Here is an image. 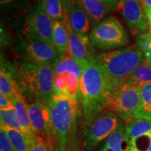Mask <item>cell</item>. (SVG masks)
I'll list each match as a JSON object with an SVG mask.
<instances>
[{
    "label": "cell",
    "mask_w": 151,
    "mask_h": 151,
    "mask_svg": "<svg viewBox=\"0 0 151 151\" xmlns=\"http://www.w3.org/2000/svg\"><path fill=\"white\" fill-rule=\"evenodd\" d=\"M52 44L59 55L68 54L69 34L65 20H55L52 34Z\"/></svg>",
    "instance_id": "18"
},
{
    "label": "cell",
    "mask_w": 151,
    "mask_h": 151,
    "mask_svg": "<svg viewBox=\"0 0 151 151\" xmlns=\"http://www.w3.org/2000/svg\"><path fill=\"white\" fill-rule=\"evenodd\" d=\"M48 105L59 151H72L79 110L77 97L55 92Z\"/></svg>",
    "instance_id": "1"
},
{
    "label": "cell",
    "mask_w": 151,
    "mask_h": 151,
    "mask_svg": "<svg viewBox=\"0 0 151 151\" xmlns=\"http://www.w3.org/2000/svg\"><path fill=\"white\" fill-rule=\"evenodd\" d=\"M54 20L47 15L37 1L26 12L22 27V36L29 39L52 44Z\"/></svg>",
    "instance_id": "7"
},
{
    "label": "cell",
    "mask_w": 151,
    "mask_h": 151,
    "mask_svg": "<svg viewBox=\"0 0 151 151\" xmlns=\"http://www.w3.org/2000/svg\"><path fill=\"white\" fill-rule=\"evenodd\" d=\"M27 151H54V147L35 136L30 139Z\"/></svg>",
    "instance_id": "29"
},
{
    "label": "cell",
    "mask_w": 151,
    "mask_h": 151,
    "mask_svg": "<svg viewBox=\"0 0 151 151\" xmlns=\"http://www.w3.org/2000/svg\"><path fill=\"white\" fill-rule=\"evenodd\" d=\"M89 17L93 27L113 12V9L100 0H76Z\"/></svg>",
    "instance_id": "14"
},
{
    "label": "cell",
    "mask_w": 151,
    "mask_h": 151,
    "mask_svg": "<svg viewBox=\"0 0 151 151\" xmlns=\"http://www.w3.org/2000/svg\"><path fill=\"white\" fill-rule=\"evenodd\" d=\"M0 150L15 151L12 143L9 140L8 136L3 129H0Z\"/></svg>",
    "instance_id": "30"
},
{
    "label": "cell",
    "mask_w": 151,
    "mask_h": 151,
    "mask_svg": "<svg viewBox=\"0 0 151 151\" xmlns=\"http://www.w3.org/2000/svg\"><path fill=\"white\" fill-rule=\"evenodd\" d=\"M116 10L134 36L148 32V21L143 4L139 0H120Z\"/></svg>",
    "instance_id": "11"
},
{
    "label": "cell",
    "mask_w": 151,
    "mask_h": 151,
    "mask_svg": "<svg viewBox=\"0 0 151 151\" xmlns=\"http://www.w3.org/2000/svg\"><path fill=\"white\" fill-rule=\"evenodd\" d=\"M27 109L34 135L53 146V132L48 104L35 99L33 103L27 105Z\"/></svg>",
    "instance_id": "10"
},
{
    "label": "cell",
    "mask_w": 151,
    "mask_h": 151,
    "mask_svg": "<svg viewBox=\"0 0 151 151\" xmlns=\"http://www.w3.org/2000/svg\"><path fill=\"white\" fill-rule=\"evenodd\" d=\"M11 101L12 102L13 106L16 111V116L18 117L19 122L21 125L24 133L31 139L32 138L35 137V135H34L31 125H30L27 105L24 102L21 94L16 95Z\"/></svg>",
    "instance_id": "19"
},
{
    "label": "cell",
    "mask_w": 151,
    "mask_h": 151,
    "mask_svg": "<svg viewBox=\"0 0 151 151\" xmlns=\"http://www.w3.org/2000/svg\"><path fill=\"white\" fill-rule=\"evenodd\" d=\"M65 20L73 31L78 36L90 39V36L93 29L92 24L89 17L76 1L71 4Z\"/></svg>",
    "instance_id": "13"
},
{
    "label": "cell",
    "mask_w": 151,
    "mask_h": 151,
    "mask_svg": "<svg viewBox=\"0 0 151 151\" xmlns=\"http://www.w3.org/2000/svg\"><path fill=\"white\" fill-rule=\"evenodd\" d=\"M143 6L151 7V0H139Z\"/></svg>",
    "instance_id": "34"
},
{
    "label": "cell",
    "mask_w": 151,
    "mask_h": 151,
    "mask_svg": "<svg viewBox=\"0 0 151 151\" xmlns=\"http://www.w3.org/2000/svg\"><path fill=\"white\" fill-rule=\"evenodd\" d=\"M16 73L24 90L32 94L35 99L48 103L55 93L52 65L22 60L18 63Z\"/></svg>",
    "instance_id": "4"
},
{
    "label": "cell",
    "mask_w": 151,
    "mask_h": 151,
    "mask_svg": "<svg viewBox=\"0 0 151 151\" xmlns=\"http://www.w3.org/2000/svg\"><path fill=\"white\" fill-rule=\"evenodd\" d=\"M122 124V120L116 113L101 109L89 120L84 134L85 148L88 150L93 149Z\"/></svg>",
    "instance_id": "8"
},
{
    "label": "cell",
    "mask_w": 151,
    "mask_h": 151,
    "mask_svg": "<svg viewBox=\"0 0 151 151\" xmlns=\"http://www.w3.org/2000/svg\"><path fill=\"white\" fill-rule=\"evenodd\" d=\"M137 46L143 52L145 62L151 65V32H148L138 36Z\"/></svg>",
    "instance_id": "28"
},
{
    "label": "cell",
    "mask_w": 151,
    "mask_h": 151,
    "mask_svg": "<svg viewBox=\"0 0 151 151\" xmlns=\"http://www.w3.org/2000/svg\"><path fill=\"white\" fill-rule=\"evenodd\" d=\"M110 89L108 78L95 57L83 67L80 79L78 97L83 104L85 114L99 112L104 96Z\"/></svg>",
    "instance_id": "3"
},
{
    "label": "cell",
    "mask_w": 151,
    "mask_h": 151,
    "mask_svg": "<svg viewBox=\"0 0 151 151\" xmlns=\"http://www.w3.org/2000/svg\"><path fill=\"white\" fill-rule=\"evenodd\" d=\"M4 130L9 140L12 143L15 151H27L30 139L25 134L19 130L7 127H1Z\"/></svg>",
    "instance_id": "26"
},
{
    "label": "cell",
    "mask_w": 151,
    "mask_h": 151,
    "mask_svg": "<svg viewBox=\"0 0 151 151\" xmlns=\"http://www.w3.org/2000/svg\"><path fill=\"white\" fill-rule=\"evenodd\" d=\"M0 120H1V127H10L21 131L24 133L14 109L0 110Z\"/></svg>",
    "instance_id": "27"
},
{
    "label": "cell",
    "mask_w": 151,
    "mask_h": 151,
    "mask_svg": "<svg viewBox=\"0 0 151 151\" xmlns=\"http://www.w3.org/2000/svg\"><path fill=\"white\" fill-rule=\"evenodd\" d=\"M80 78L74 73L64 72L55 74V92H62L78 97Z\"/></svg>",
    "instance_id": "16"
},
{
    "label": "cell",
    "mask_w": 151,
    "mask_h": 151,
    "mask_svg": "<svg viewBox=\"0 0 151 151\" xmlns=\"http://www.w3.org/2000/svg\"><path fill=\"white\" fill-rule=\"evenodd\" d=\"M7 67L1 63L0 71V92H3L10 100H12L16 95L20 94L14 77L12 76V70L6 65Z\"/></svg>",
    "instance_id": "21"
},
{
    "label": "cell",
    "mask_w": 151,
    "mask_h": 151,
    "mask_svg": "<svg viewBox=\"0 0 151 151\" xmlns=\"http://www.w3.org/2000/svg\"><path fill=\"white\" fill-rule=\"evenodd\" d=\"M124 83L138 88H141L144 85L151 83V65L146 62L141 63L133 71Z\"/></svg>",
    "instance_id": "22"
},
{
    "label": "cell",
    "mask_w": 151,
    "mask_h": 151,
    "mask_svg": "<svg viewBox=\"0 0 151 151\" xmlns=\"http://www.w3.org/2000/svg\"><path fill=\"white\" fill-rule=\"evenodd\" d=\"M53 69L55 74L71 72L76 73L80 79L83 73V68L69 54L60 55L58 61L53 67Z\"/></svg>",
    "instance_id": "24"
},
{
    "label": "cell",
    "mask_w": 151,
    "mask_h": 151,
    "mask_svg": "<svg viewBox=\"0 0 151 151\" xmlns=\"http://www.w3.org/2000/svg\"><path fill=\"white\" fill-rule=\"evenodd\" d=\"M135 119L151 120V83L141 88L140 102L136 111Z\"/></svg>",
    "instance_id": "23"
},
{
    "label": "cell",
    "mask_w": 151,
    "mask_h": 151,
    "mask_svg": "<svg viewBox=\"0 0 151 151\" xmlns=\"http://www.w3.org/2000/svg\"><path fill=\"white\" fill-rule=\"evenodd\" d=\"M141 88L122 83L107 92L101 106L116 113L127 123L135 120V113L140 102Z\"/></svg>",
    "instance_id": "5"
},
{
    "label": "cell",
    "mask_w": 151,
    "mask_h": 151,
    "mask_svg": "<svg viewBox=\"0 0 151 151\" xmlns=\"http://www.w3.org/2000/svg\"><path fill=\"white\" fill-rule=\"evenodd\" d=\"M96 59L102 67L111 88L123 83L136 68L145 62L143 52L136 46L100 52Z\"/></svg>",
    "instance_id": "2"
},
{
    "label": "cell",
    "mask_w": 151,
    "mask_h": 151,
    "mask_svg": "<svg viewBox=\"0 0 151 151\" xmlns=\"http://www.w3.org/2000/svg\"><path fill=\"white\" fill-rule=\"evenodd\" d=\"M100 1L107 4L112 7L113 9H116L117 5H118L120 0H100Z\"/></svg>",
    "instance_id": "33"
},
{
    "label": "cell",
    "mask_w": 151,
    "mask_h": 151,
    "mask_svg": "<svg viewBox=\"0 0 151 151\" xmlns=\"http://www.w3.org/2000/svg\"><path fill=\"white\" fill-rule=\"evenodd\" d=\"M130 140L151 134V120L135 119L125 126Z\"/></svg>",
    "instance_id": "25"
},
{
    "label": "cell",
    "mask_w": 151,
    "mask_h": 151,
    "mask_svg": "<svg viewBox=\"0 0 151 151\" xmlns=\"http://www.w3.org/2000/svg\"><path fill=\"white\" fill-rule=\"evenodd\" d=\"M65 22L69 34L68 54L83 68L87 62L93 60L97 54L94 52V49L90 43V39L81 37L73 31L66 20Z\"/></svg>",
    "instance_id": "12"
},
{
    "label": "cell",
    "mask_w": 151,
    "mask_h": 151,
    "mask_svg": "<svg viewBox=\"0 0 151 151\" xmlns=\"http://www.w3.org/2000/svg\"><path fill=\"white\" fill-rule=\"evenodd\" d=\"M14 50L22 60L54 67L59 59V53L53 45L33 40L18 35L14 37Z\"/></svg>",
    "instance_id": "9"
},
{
    "label": "cell",
    "mask_w": 151,
    "mask_h": 151,
    "mask_svg": "<svg viewBox=\"0 0 151 151\" xmlns=\"http://www.w3.org/2000/svg\"><path fill=\"white\" fill-rule=\"evenodd\" d=\"M90 41L94 49L106 52L127 46L129 37L120 20L109 16L93 27Z\"/></svg>",
    "instance_id": "6"
},
{
    "label": "cell",
    "mask_w": 151,
    "mask_h": 151,
    "mask_svg": "<svg viewBox=\"0 0 151 151\" xmlns=\"http://www.w3.org/2000/svg\"><path fill=\"white\" fill-rule=\"evenodd\" d=\"M14 109L10 99L3 92H0V110H8Z\"/></svg>",
    "instance_id": "31"
},
{
    "label": "cell",
    "mask_w": 151,
    "mask_h": 151,
    "mask_svg": "<svg viewBox=\"0 0 151 151\" xmlns=\"http://www.w3.org/2000/svg\"><path fill=\"white\" fill-rule=\"evenodd\" d=\"M148 151H151V134H150V146H149Z\"/></svg>",
    "instance_id": "35"
},
{
    "label": "cell",
    "mask_w": 151,
    "mask_h": 151,
    "mask_svg": "<svg viewBox=\"0 0 151 151\" xmlns=\"http://www.w3.org/2000/svg\"><path fill=\"white\" fill-rule=\"evenodd\" d=\"M98 151H130V138L123 124L106 139Z\"/></svg>",
    "instance_id": "15"
},
{
    "label": "cell",
    "mask_w": 151,
    "mask_h": 151,
    "mask_svg": "<svg viewBox=\"0 0 151 151\" xmlns=\"http://www.w3.org/2000/svg\"><path fill=\"white\" fill-rule=\"evenodd\" d=\"M73 0H40L41 7L45 13L54 20H64Z\"/></svg>",
    "instance_id": "17"
},
{
    "label": "cell",
    "mask_w": 151,
    "mask_h": 151,
    "mask_svg": "<svg viewBox=\"0 0 151 151\" xmlns=\"http://www.w3.org/2000/svg\"><path fill=\"white\" fill-rule=\"evenodd\" d=\"M143 9H144L145 13H146L147 18H148V27H149V32H151V7L147 6H143Z\"/></svg>",
    "instance_id": "32"
},
{
    "label": "cell",
    "mask_w": 151,
    "mask_h": 151,
    "mask_svg": "<svg viewBox=\"0 0 151 151\" xmlns=\"http://www.w3.org/2000/svg\"><path fill=\"white\" fill-rule=\"evenodd\" d=\"M29 0H0L1 18L12 20L25 12L28 8Z\"/></svg>",
    "instance_id": "20"
}]
</instances>
